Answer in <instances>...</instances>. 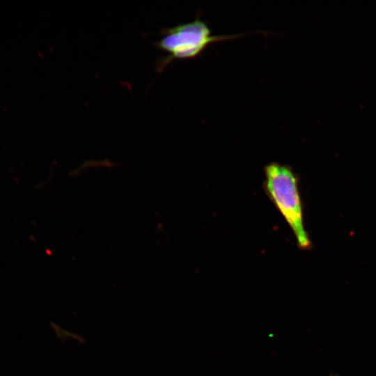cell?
<instances>
[{
    "label": "cell",
    "mask_w": 376,
    "mask_h": 376,
    "mask_svg": "<svg viewBox=\"0 0 376 376\" xmlns=\"http://www.w3.org/2000/svg\"><path fill=\"white\" fill-rule=\"evenodd\" d=\"M265 189L283 217L292 229L298 246L306 249L311 241L305 230L302 205L297 179L292 169L276 162L265 167Z\"/></svg>",
    "instance_id": "obj_2"
},
{
    "label": "cell",
    "mask_w": 376,
    "mask_h": 376,
    "mask_svg": "<svg viewBox=\"0 0 376 376\" xmlns=\"http://www.w3.org/2000/svg\"><path fill=\"white\" fill-rule=\"evenodd\" d=\"M162 38L154 46L166 55L157 61L155 68L162 72L174 59H188L200 54L210 44L232 40L246 35H212L208 25L197 15L194 21L166 27L160 31Z\"/></svg>",
    "instance_id": "obj_1"
},
{
    "label": "cell",
    "mask_w": 376,
    "mask_h": 376,
    "mask_svg": "<svg viewBox=\"0 0 376 376\" xmlns=\"http://www.w3.org/2000/svg\"><path fill=\"white\" fill-rule=\"evenodd\" d=\"M331 376H336V375H331Z\"/></svg>",
    "instance_id": "obj_3"
}]
</instances>
